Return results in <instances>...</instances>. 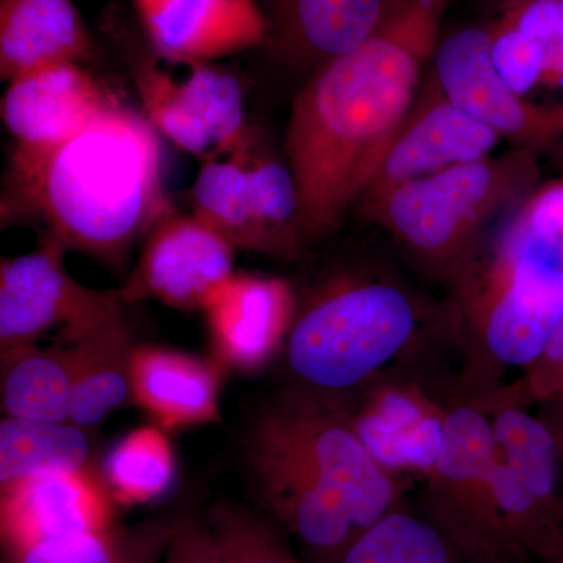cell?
<instances>
[{
    "label": "cell",
    "instance_id": "6da1fadb",
    "mask_svg": "<svg viewBox=\"0 0 563 563\" xmlns=\"http://www.w3.org/2000/svg\"><path fill=\"white\" fill-rule=\"evenodd\" d=\"M450 0H388L357 49L314 70L292 102L285 157L303 244L331 235L363 198L413 109Z\"/></svg>",
    "mask_w": 563,
    "mask_h": 563
},
{
    "label": "cell",
    "instance_id": "7a4b0ae2",
    "mask_svg": "<svg viewBox=\"0 0 563 563\" xmlns=\"http://www.w3.org/2000/svg\"><path fill=\"white\" fill-rule=\"evenodd\" d=\"M169 207L161 135L144 113L113 98L60 146L10 163L2 224L44 222L66 251L121 265Z\"/></svg>",
    "mask_w": 563,
    "mask_h": 563
},
{
    "label": "cell",
    "instance_id": "3957f363",
    "mask_svg": "<svg viewBox=\"0 0 563 563\" xmlns=\"http://www.w3.org/2000/svg\"><path fill=\"white\" fill-rule=\"evenodd\" d=\"M440 342L457 346L453 312H432L390 277L350 276L298 306L282 351L296 387L350 407L379 385L412 380L404 372Z\"/></svg>",
    "mask_w": 563,
    "mask_h": 563
},
{
    "label": "cell",
    "instance_id": "277c9868",
    "mask_svg": "<svg viewBox=\"0 0 563 563\" xmlns=\"http://www.w3.org/2000/svg\"><path fill=\"white\" fill-rule=\"evenodd\" d=\"M455 282V383L484 398L504 385L503 374L539 361L553 339L563 320V262L499 236L490 261L470 262Z\"/></svg>",
    "mask_w": 563,
    "mask_h": 563
},
{
    "label": "cell",
    "instance_id": "5b68a950",
    "mask_svg": "<svg viewBox=\"0 0 563 563\" xmlns=\"http://www.w3.org/2000/svg\"><path fill=\"white\" fill-rule=\"evenodd\" d=\"M533 176L531 152H507L407 181L361 207L413 257L455 279L484 225L520 198Z\"/></svg>",
    "mask_w": 563,
    "mask_h": 563
},
{
    "label": "cell",
    "instance_id": "8992f818",
    "mask_svg": "<svg viewBox=\"0 0 563 563\" xmlns=\"http://www.w3.org/2000/svg\"><path fill=\"white\" fill-rule=\"evenodd\" d=\"M443 442L424 474L418 512L472 563H518L496 499V443L490 415L455 384L437 385Z\"/></svg>",
    "mask_w": 563,
    "mask_h": 563
},
{
    "label": "cell",
    "instance_id": "52a82bcc",
    "mask_svg": "<svg viewBox=\"0 0 563 563\" xmlns=\"http://www.w3.org/2000/svg\"><path fill=\"white\" fill-rule=\"evenodd\" d=\"M252 428L310 470L362 532L406 506L395 474L369 453L343 402L291 385L262 407Z\"/></svg>",
    "mask_w": 563,
    "mask_h": 563
},
{
    "label": "cell",
    "instance_id": "ba28073f",
    "mask_svg": "<svg viewBox=\"0 0 563 563\" xmlns=\"http://www.w3.org/2000/svg\"><path fill=\"white\" fill-rule=\"evenodd\" d=\"M477 401L490 415L496 499L507 542L518 563H539L554 550L563 531L558 437L550 422L529 413V404L510 385Z\"/></svg>",
    "mask_w": 563,
    "mask_h": 563
},
{
    "label": "cell",
    "instance_id": "9c48e42d",
    "mask_svg": "<svg viewBox=\"0 0 563 563\" xmlns=\"http://www.w3.org/2000/svg\"><path fill=\"white\" fill-rule=\"evenodd\" d=\"M66 247L44 235L35 251L0 265V350L2 355L33 346L51 329L69 342L124 314L120 290H95L66 272Z\"/></svg>",
    "mask_w": 563,
    "mask_h": 563
},
{
    "label": "cell",
    "instance_id": "30bf717a",
    "mask_svg": "<svg viewBox=\"0 0 563 563\" xmlns=\"http://www.w3.org/2000/svg\"><path fill=\"white\" fill-rule=\"evenodd\" d=\"M179 62L181 77L152 60L133 74L152 128L202 162L250 146L254 135L240 80L211 62Z\"/></svg>",
    "mask_w": 563,
    "mask_h": 563
},
{
    "label": "cell",
    "instance_id": "8fae6325",
    "mask_svg": "<svg viewBox=\"0 0 563 563\" xmlns=\"http://www.w3.org/2000/svg\"><path fill=\"white\" fill-rule=\"evenodd\" d=\"M244 459L258 506L295 539L303 562L335 563L361 536L346 506L301 462L252 426Z\"/></svg>",
    "mask_w": 563,
    "mask_h": 563
},
{
    "label": "cell",
    "instance_id": "7c38bea8",
    "mask_svg": "<svg viewBox=\"0 0 563 563\" xmlns=\"http://www.w3.org/2000/svg\"><path fill=\"white\" fill-rule=\"evenodd\" d=\"M235 247L195 213L169 207L144 236L139 262L120 290L124 302L157 301L203 310L233 273Z\"/></svg>",
    "mask_w": 563,
    "mask_h": 563
},
{
    "label": "cell",
    "instance_id": "4fadbf2b",
    "mask_svg": "<svg viewBox=\"0 0 563 563\" xmlns=\"http://www.w3.org/2000/svg\"><path fill=\"white\" fill-rule=\"evenodd\" d=\"M490 47V29L463 27L440 40L432 79L444 98L521 146L562 133L563 110L533 106L515 95L493 65Z\"/></svg>",
    "mask_w": 563,
    "mask_h": 563
},
{
    "label": "cell",
    "instance_id": "5bb4252c",
    "mask_svg": "<svg viewBox=\"0 0 563 563\" xmlns=\"http://www.w3.org/2000/svg\"><path fill=\"white\" fill-rule=\"evenodd\" d=\"M7 84L0 117L14 140L10 163L43 157L84 131L113 99L76 62L41 66Z\"/></svg>",
    "mask_w": 563,
    "mask_h": 563
},
{
    "label": "cell",
    "instance_id": "9a60e30c",
    "mask_svg": "<svg viewBox=\"0 0 563 563\" xmlns=\"http://www.w3.org/2000/svg\"><path fill=\"white\" fill-rule=\"evenodd\" d=\"M431 80L433 88L410 111L358 203L380 198L407 181L492 157L501 141L498 132L448 101Z\"/></svg>",
    "mask_w": 563,
    "mask_h": 563
},
{
    "label": "cell",
    "instance_id": "2e32d148",
    "mask_svg": "<svg viewBox=\"0 0 563 563\" xmlns=\"http://www.w3.org/2000/svg\"><path fill=\"white\" fill-rule=\"evenodd\" d=\"M3 551L111 528V493L90 470L49 473L2 485Z\"/></svg>",
    "mask_w": 563,
    "mask_h": 563
},
{
    "label": "cell",
    "instance_id": "e0dca14e",
    "mask_svg": "<svg viewBox=\"0 0 563 563\" xmlns=\"http://www.w3.org/2000/svg\"><path fill=\"white\" fill-rule=\"evenodd\" d=\"M296 309L287 280L233 273L202 310L217 362L240 373L263 368L284 350Z\"/></svg>",
    "mask_w": 563,
    "mask_h": 563
},
{
    "label": "cell",
    "instance_id": "ac0fdd59",
    "mask_svg": "<svg viewBox=\"0 0 563 563\" xmlns=\"http://www.w3.org/2000/svg\"><path fill=\"white\" fill-rule=\"evenodd\" d=\"M155 52L168 60L213 62L265 46L257 0H133Z\"/></svg>",
    "mask_w": 563,
    "mask_h": 563
},
{
    "label": "cell",
    "instance_id": "d6986e66",
    "mask_svg": "<svg viewBox=\"0 0 563 563\" xmlns=\"http://www.w3.org/2000/svg\"><path fill=\"white\" fill-rule=\"evenodd\" d=\"M352 420L369 453L396 474L432 468L443 442V406L420 380L373 388L351 407Z\"/></svg>",
    "mask_w": 563,
    "mask_h": 563
},
{
    "label": "cell",
    "instance_id": "ffe728a7",
    "mask_svg": "<svg viewBox=\"0 0 563 563\" xmlns=\"http://www.w3.org/2000/svg\"><path fill=\"white\" fill-rule=\"evenodd\" d=\"M388 0H273L269 49L282 62L318 70L357 49L383 21Z\"/></svg>",
    "mask_w": 563,
    "mask_h": 563
},
{
    "label": "cell",
    "instance_id": "44dd1931",
    "mask_svg": "<svg viewBox=\"0 0 563 563\" xmlns=\"http://www.w3.org/2000/svg\"><path fill=\"white\" fill-rule=\"evenodd\" d=\"M221 365L158 346H135L132 401L162 429L220 421Z\"/></svg>",
    "mask_w": 563,
    "mask_h": 563
},
{
    "label": "cell",
    "instance_id": "7402d4cb",
    "mask_svg": "<svg viewBox=\"0 0 563 563\" xmlns=\"http://www.w3.org/2000/svg\"><path fill=\"white\" fill-rule=\"evenodd\" d=\"M90 33L73 0H0V77L52 63L88 60Z\"/></svg>",
    "mask_w": 563,
    "mask_h": 563
},
{
    "label": "cell",
    "instance_id": "603a6c76",
    "mask_svg": "<svg viewBox=\"0 0 563 563\" xmlns=\"http://www.w3.org/2000/svg\"><path fill=\"white\" fill-rule=\"evenodd\" d=\"M60 343L69 347L73 358L69 421L90 428L131 401V358L135 346L124 314Z\"/></svg>",
    "mask_w": 563,
    "mask_h": 563
},
{
    "label": "cell",
    "instance_id": "cb8c5ba5",
    "mask_svg": "<svg viewBox=\"0 0 563 563\" xmlns=\"http://www.w3.org/2000/svg\"><path fill=\"white\" fill-rule=\"evenodd\" d=\"M252 143L242 151L214 155L202 162L192 185V213L224 236L236 251L269 255L247 163Z\"/></svg>",
    "mask_w": 563,
    "mask_h": 563
},
{
    "label": "cell",
    "instance_id": "d4e9b609",
    "mask_svg": "<svg viewBox=\"0 0 563 563\" xmlns=\"http://www.w3.org/2000/svg\"><path fill=\"white\" fill-rule=\"evenodd\" d=\"M73 358L69 347L33 346L2 355V407L7 417L69 421Z\"/></svg>",
    "mask_w": 563,
    "mask_h": 563
},
{
    "label": "cell",
    "instance_id": "484cf974",
    "mask_svg": "<svg viewBox=\"0 0 563 563\" xmlns=\"http://www.w3.org/2000/svg\"><path fill=\"white\" fill-rule=\"evenodd\" d=\"M177 520L151 518L113 525L103 531L3 551V563H162Z\"/></svg>",
    "mask_w": 563,
    "mask_h": 563
},
{
    "label": "cell",
    "instance_id": "4316f807",
    "mask_svg": "<svg viewBox=\"0 0 563 563\" xmlns=\"http://www.w3.org/2000/svg\"><path fill=\"white\" fill-rule=\"evenodd\" d=\"M88 461L87 432L73 421L0 422V487L40 474L84 472Z\"/></svg>",
    "mask_w": 563,
    "mask_h": 563
},
{
    "label": "cell",
    "instance_id": "83f0119b",
    "mask_svg": "<svg viewBox=\"0 0 563 563\" xmlns=\"http://www.w3.org/2000/svg\"><path fill=\"white\" fill-rule=\"evenodd\" d=\"M335 563H472L418 510L402 506L362 532Z\"/></svg>",
    "mask_w": 563,
    "mask_h": 563
},
{
    "label": "cell",
    "instance_id": "f1b7e54d",
    "mask_svg": "<svg viewBox=\"0 0 563 563\" xmlns=\"http://www.w3.org/2000/svg\"><path fill=\"white\" fill-rule=\"evenodd\" d=\"M176 472L172 444L162 428H140L114 446L106 476L114 501L147 504L168 490Z\"/></svg>",
    "mask_w": 563,
    "mask_h": 563
},
{
    "label": "cell",
    "instance_id": "f546056e",
    "mask_svg": "<svg viewBox=\"0 0 563 563\" xmlns=\"http://www.w3.org/2000/svg\"><path fill=\"white\" fill-rule=\"evenodd\" d=\"M217 563H306L272 520L239 504L220 501L207 514Z\"/></svg>",
    "mask_w": 563,
    "mask_h": 563
},
{
    "label": "cell",
    "instance_id": "4dcf8cb0",
    "mask_svg": "<svg viewBox=\"0 0 563 563\" xmlns=\"http://www.w3.org/2000/svg\"><path fill=\"white\" fill-rule=\"evenodd\" d=\"M492 60L504 84L531 102L547 73L550 47L499 20L490 29Z\"/></svg>",
    "mask_w": 563,
    "mask_h": 563
},
{
    "label": "cell",
    "instance_id": "1f68e13d",
    "mask_svg": "<svg viewBox=\"0 0 563 563\" xmlns=\"http://www.w3.org/2000/svg\"><path fill=\"white\" fill-rule=\"evenodd\" d=\"M510 221L563 254V180L537 191Z\"/></svg>",
    "mask_w": 563,
    "mask_h": 563
},
{
    "label": "cell",
    "instance_id": "d6a6232c",
    "mask_svg": "<svg viewBox=\"0 0 563 563\" xmlns=\"http://www.w3.org/2000/svg\"><path fill=\"white\" fill-rule=\"evenodd\" d=\"M515 393L531 406L548 402L563 395V320L539 361L510 384Z\"/></svg>",
    "mask_w": 563,
    "mask_h": 563
},
{
    "label": "cell",
    "instance_id": "836d02e7",
    "mask_svg": "<svg viewBox=\"0 0 563 563\" xmlns=\"http://www.w3.org/2000/svg\"><path fill=\"white\" fill-rule=\"evenodd\" d=\"M162 563H217L207 518L181 515Z\"/></svg>",
    "mask_w": 563,
    "mask_h": 563
},
{
    "label": "cell",
    "instance_id": "e575fe53",
    "mask_svg": "<svg viewBox=\"0 0 563 563\" xmlns=\"http://www.w3.org/2000/svg\"><path fill=\"white\" fill-rule=\"evenodd\" d=\"M542 84H563V46L550 49L547 73H544Z\"/></svg>",
    "mask_w": 563,
    "mask_h": 563
},
{
    "label": "cell",
    "instance_id": "d590c367",
    "mask_svg": "<svg viewBox=\"0 0 563 563\" xmlns=\"http://www.w3.org/2000/svg\"><path fill=\"white\" fill-rule=\"evenodd\" d=\"M548 404H554L555 413H558L555 415V420L553 422H550L555 437H558L559 446H561V453L563 457V395L559 396V398L551 399V401H548Z\"/></svg>",
    "mask_w": 563,
    "mask_h": 563
},
{
    "label": "cell",
    "instance_id": "8d00e7d4",
    "mask_svg": "<svg viewBox=\"0 0 563 563\" xmlns=\"http://www.w3.org/2000/svg\"><path fill=\"white\" fill-rule=\"evenodd\" d=\"M539 563H563V531L561 537H559L558 543H555L554 550Z\"/></svg>",
    "mask_w": 563,
    "mask_h": 563
},
{
    "label": "cell",
    "instance_id": "74e56055",
    "mask_svg": "<svg viewBox=\"0 0 563 563\" xmlns=\"http://www.w3.org/2000/svg\"><path fill=\"white\" fill-rule=\"evenodd\" d=\"M521 2V0H501L503 7L509 5V3Z\"/></svg>",
    "mask_w": 563,
    "mask_h": 563
}]
</instances>
